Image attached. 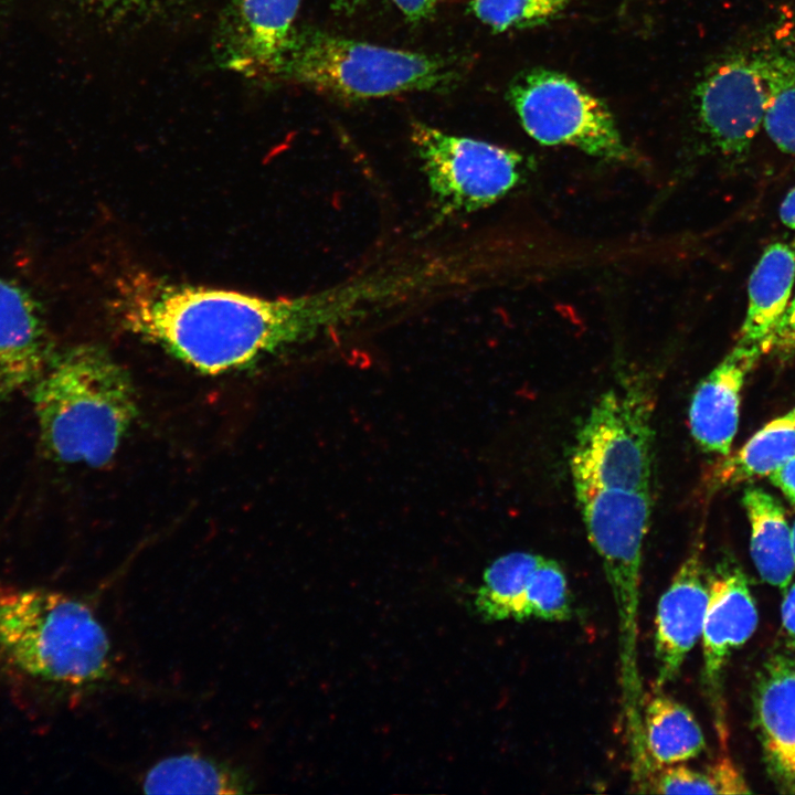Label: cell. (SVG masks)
<instances>
[{
	"instance_id": "cell-1",
	"label": "cell",
	"mask_w": 795,
	"mask_h": 795,
	"mask_svg": "<svg viewBox=\"0 0 795 795\" xmlns=\"http://www.w3.org/2000/svg\"><path fill=\"white\" fill-rule=\"evenodd\" d=\"M390 273L269 299L176 284L148 274L117 283L113 309L125 329L209 374L245 369L394 300Z\"/></svg>"
},
{
	"instance_id": "cell-2",
	"label": "cell",
	"mask_w": 795,
	"mask_h": 795,
	"mask_svg": "<svg viewBox=\"0 0 795 795\" xmlns=\"http://www.w3.org/2000/svg\"><path fill=\"white\" fill-rule=\"evenodd\" d=\"M0 671L39 692L72 699L110 678V643L88 603L0 583Z\"/></svg>"
},
{
	"instance_id": "cell-3",
	"label": "cell",
	"mask_w": 795,
	"mask_h": 795,
	"mask_svg": "<svg viewBox=\"0 0 795 795\" xmlns=\"http://www.w3.org/2000/svg\"><path fill=\"white\" fill-rule=\"evenodd\" d=\"M30 396L41 449L62 464L107 465L138 415L129 373L97 344L55 350Z\"/></svg>"
},
{
	"instance_id": "cell-4",
	"label": "cell",
	"mask_w": 795,
	"mask_h": 795,
	"mask_svg": "<svg viewBox=\"0 0 795 795\" xmlns=\"http://www.w3.org/2000/svg\"><path fill=\"white\" fill-rule=\"evenodd\" d=\"M275 77L357 100L445 88L457 70L439 56L309 29L294 32Z\"/></svg>"
},
{
	"instance_id": "cell-5",
	"label": "cell",
	"mask_w": 795,
	"mask_h": 795,
	"mask_svg": "<svg viewBox=\"0 0 795 795\" xmlns=\"http://www.w3.org/2000/svg\"><path fill=\"white\" fill-rule=\"evenodd\" d=\"M586 533L601 558L618 618L619 676L625 717L642 711L637 638L643 545L648 530L649 490L602 488L573 483Z\"/></svg>"
},
{
	"instance_id": "cell-6",
	"label": "cell",
	"mask_w": 795,
	"mask_h": 795,
	"mask_svg": "<svg viewBox=\"0 0 795 795\" xmlns=\"http://www.w3.org/2000/svg\"><path fill=\"white\" fill-rule=\"evenodd\" d=\"M653 411L649 391L636 380L603 393L577 431L570 458L573 483L649 490Z\"/></svg>"
},
{
	"instance_id": "cell-7",
	"label": "cell",
	"mask_w": 795,
	"mask_h": 795,
	"mask_svg": "<svg viewBox=\"0 0 795 795\" xmlns=\"http://www.w3.org/2000/svg\"><path fill=\"white\" fill-rule=\"evenodd\" d=\"M507 98L524 131L545 146H569L615 163L638 161L602 99L561 72L536 67L518 74Z\"/></svg>"
},
{
	"instance_id": "cell-8",
	"label": "cell",
	"mask_w": 795,
	"mask_h": 795,
	"mask_svg": "<svg viewBox=\"0 0 795 795\" xmlns=\"http://www.w3.org/2000/svg\"><path fill=\"white\" fill-rule=\"evenodd\" d=\"M411 141L439 220L494 204L532 170L531 161L513 149L447 134L422 123L412 124Z\"/></svg>"
},
{
	"instance_id": "cell-9",
	"label": "cell",
	"mask_w": 795,
	"mask_h": 795,
	"mask_svg": "<svg viewBox=\"0 0 795 795\" xmlns=\"http://www.w3.org/2000/svg\"><path fill=\"white\" fill-rule=\"evenodd\" d=\"M698 123L725 155H740L759 131L767 91L756 46L733 50L708 66L693 91Z\"/></svg>"
},
{
	"instance_id": "cell-10",
	"label": "cell",
	"mask_w": 795,
	"mask_h": 795,
	"mask_svg": "<svg viewBox=\"0 0 795 795\" xmlns=\"http://www.w3.org/2000/svg\"><path fill=\"white\" fill-rule=\"evenodd\" d=\"M709 602V581L700 545L693 547L658 600L655 615V690L674 681L701 638Z\"/></svg>"
},
{
	"instance_id": "cell-11",
	"label": "cell",
	"mask_w": 795,
	"mask_h": 795,
	"mask_svg": "<svg viewBox=\"0 0 795 795\" xmlns=\"http://www.w3.org/2000/svg\"><path fill=\"white\" fill-rule=\"evenodd\" d=\"M300 0H232L221 39V61L248 77H275L295 32Z\"/></svg>"
},
{
	"instance_id": "cell-12",
	"label": "cell",
	"mask_w": 795,
	"mask_h": 795,
	"mask_svg": "<svg viewBox=\"0 0 795 795\" xmlns=\"http://www.w3.org/2000/svg\"><path fill=\"white\" fill-rule=\"evenodd\" d=\"M54 352L38 300L19 283L0 277V404L30 389Z\"/></svg>"
},
{
	"instance_id": "cell-13",
	"label": "cell",
	"mask_w": 795,
	"mask_h": 795,
	"mask_svg": "<svg viewBox=\"0 0 795 795\" xmlns=\"http://www.w3.org/2000/svg\"><path fill=\"white\" fill-rule=\"evenodd\" d=\"M762 349L738 346L699 383L689 406V427L708 453L727 456L739 425L741 390Z\"/></svg>"
},
{
	"instance_id": "cell-14",
	"label": "cell",
	"mask_w": 795,
	"mask_h": 795,
	"mask_svg": "<svg viewBox=\"0 0 795 795\" xmlns=\"http://www.w3.org/2000/svg\"><path fill=\"white\" fill-rule=\"evenodd\" d=\"M759 616L743 573L721 571L709 581V602L701 639L703 676L713 690L730 655L754 633Z\"/></svg>"
},
{
	"instance_id": "cell-15",
	"label": "cell",
	"mask_w": 795,
	"mask_h": 795,
	"mask_svg": "<svg viewBox=\"0 0 795 795\" xmlns=\"http://www.w3.org/2000/svg\"><path fill=\"white\" fill-rule=\"evenodd\" d=\"M756 50L767 91L763 127L781 150L795 156V19L776 25Z\"/></svg>"
},
{
	"instance_id": "cell-16",
	"label": "cell",
	"mask_w": 795,
	"mask_h": 795,
	"mask_svg": "<svg viewBox=\"0 0 795 795\" xmlns=\"http://www.w3.org/2000/svg\"><path fill=\"white\" fill-rule=\"evenodd\" d=\"M755 709L764 743L786 772L795 774V661L773 656L760 672Z\"/></svg>"
},
{
	"instance_id": "cell-17",
	"label": "cell",
	"mask_w": 795,
	"mask_h": 795,
	"mask_svg": "<svg viewBox=\"0 0 795 795\" xmlns=\"http://www.w3.org/2000/svg\"><path fill=\"white\" fill-rule=\"evenodd\" d=\"M795 279V252L784 243L764 251L749 282L740 343L761 347L784 314Z\"/></svg>"
},
{
	"instance_id": "cell-18",
	"label": "cell",
	"mask_w": 795,
	"mask_h": 795,
	"mask_svg": "<svg viewBox=\"0 0 795 795\" xmlns=\"http://www.w3.org/2000/svg\"><path fill=\"white\" fill-rule=\"evenodd\" d=\"M643 721L649 768L685 763L700 755L706 748L703 732L693 713L660 691L647 701Z\"/></svg>"
},
{
	"instance_id": "cell-19",
	"label": "cell",
	"mask_w": 795,
	"mask_h": 795,
	"mask_svg": "<svg viewBox=\"0 0 795 795\" xmlns=\"http://www.w3.org/2000/svg\"><path fill=\"white\" fill-rule=\"evenodd\" d=\"M751 526V555L761 577L781 589L795 571L792 528L781 504L761 488H748L743 496Z\"/></svg>"
},
{
	"instance_id": "cell-20",
	"label": "cell",
	"mask_w": 795,
	"mask_h": 795,
	"mask_svg": "<svg viewBox=\"0 0 795 795\" xmlns=\"http://www.w3.org/2000/svg\"><path fill=\"white\" fill-rule=\"evenodd\" d=\"M148 794H243L254 783L242 768L212 757L184 753L162 759L144 775Z\"/></svg>"
},
{
	"instance_id": "cell-21",
	"label": "cell",
	"mask_w": 795,
	"mask_h": 795,
	"mask_svg": "<svg viewBox=\"0 0 795 795\" xmlns=\"http://www.w3.org/2000/svg\"><path fill=\"white\" fill-rule=\"evenodd\" d=\"M795 456V407L757 431L734 455H727L713 471V483L734 485L770 476Z\"/></svg>"
},
{
	"instance_id": "cell-22",
	"label": "cell",
	"mask_w": 795,
	"mask_h": 795,
	"mask_svg": "<svg viewBox=\"0 0 795 795\" xmlns=\"http://www.w3.org/2000/svg\"><path fill=\"white\" fill-rule=\"evenodd\" d=\"M542 559L530 552H511L496 559L476 591L477 614L489 622L513 618L527 582Z\"/></svg>"
},
{
	"instance_id": "cell-23",
	"label": "cell",
	"mask_w": 795,
	"mask_h": 795,
	"mask_svg": "<svg viewBox=\"0 0 795 795\" xmlns=\"http://www.w3.org/2000/svg\"><path fill=\"white\" fill-rule=\"evenodd\" d=\"M571 615L566 576L558 562L543 558L527 582L513 619L562 622Z\"/></svg>"
},
{
	"instance_id": "cell-24",
	"label": "cell",
	"mask_w": 795,
	"mask_h": 795,
	"mask_svg": "<svg viewBox=\"0 0 795 795\" xmlns=\"http://www.w3.org/2000/svg\"><path fill=\"white\" fill-rule=\"evenodd\" d=\"M651 792L657 794H741L746 784L733 763L722 757L703 771L675 764L656 770Z\"/></svg>"
},
{
	"instance_id": "cell-25",
	"label": "cell",
	"mask_w": 795,
	"mask_h": 795,
	"mask_svg": "<svg viewBox=\"0 0 795 795\" xmlns=\"http://www.w3.org/2000/svg\"><path fill=\"white\" fill-rule=\"evenodd\" d=\"M577 0H471L469 8L494 32L547 24Z\"/></svg>"
},
{
	"instance_id": "cell-26",
	"label": "cell",
	"mask_w": 795,
	"mask_h": 795,
	"mask_svg": "<svg viewBox=\"0 0 795 795\" xmlns=\"http://www.w3.org/2000/svg\"><path fill=\"white\" fill-rule=\"evenodd\" d=\"M795 347V299L786 307L772 332L761 344L762 351Z\"/></svg>"
},
{
	"instance_id": "cell-27",
	"label": "cell",
	"mask_w": 795,
	"mask_h": 795,
	"mask_svg": "<svg viewBox=\"0 0 795 795\" xmlns=\"http://www.w3.org/2000/svg\"><path fill=\"white\" fill-rule=\"evenodd\" d=\"M771 481L795 505V456L773 471Z\"/></svg>"
},
{
	"instance_id": "cell-28",
	"label": "cell",
	"mask_w": 795,
	"mask_h": 795,
	"mask_svg": "<svg viewBox=\"0 0 795 795\" xmlns=\"http://www.w3.org/2000/svg\"><path fill=\"white\" fill-rule=\"evenodd\" d=\"M437 0H393L403 14L413 22L428 18Z\"/></svg>"
},
{
	"instance_id": "cell-29",
	"label": "cell",
	"mask_w": 795,
	"mask_h": 795,
	"mask_svg": "<svg viewBox=\"0 0 795 795\" xmlns=\"http://www.w3.org/2000/svg\"><path fill=\"white\" fill-rule=\"evenodd\" d=\"M783 627L795 638V584L787 592L782 605Z\"/></svg>"
},
{
	"instance_id": "cell-30",
	"label": "cell",
	"mask_w": 795,
	"mask_h": 795,
	"mask_svg": "<svg viewBox=\"0 0 795 795\" xmlns=\"http://www.w3.org/2000/svg\"><path fill=\"white\" fill-rule=\"evenodd\" d=\"M780 216L785 225L795 229V188L784 199L780 209Z\"/></svg>"
},
{
	"instance_id": "cell-31",
	"label": "cell",
	"mask_w": 795,
	"mask_h": 795,
	"mask_svg": "<svg viewBox=\"0 0 795 795\" xmlns=\"http://www.w3.org/2000/svg\"><path fill=\"white\" fill-rule=\"evenodd\" d=\"M106 8H135L147 4L153 0H92Z\"/></svg>"
},
{
	"instance_id": "cell-32",
	"label": "cell",
	"mask_w": 795,
	"mask_h": 795,
	"mask_svg": "<svg viewBox=\"0 0 795 795\" xmlns=\"http://www.w3.org/2000/svg\"><path fill=\"white\" fill-rule=\"evenodd\" d=\"M363 0H332L335 10L338 12L350 13L352 12Z\"/></svg>"
},
{
	"instance_id": "cell-33",
	"label": "cell",
	"mask_w": 795,
	"mask_h": 795,
	"mask_svg": "<svg viewBox=\"0 0 795 795\" xmlns=\"http://www.w3.org/2000/svg\"><path fill=\"white\" fill-rule=\"evenodd\" d=\"M792 544H793V555H794V562H795V522L792 527Z\"/></svg>"
}]
</instances>
